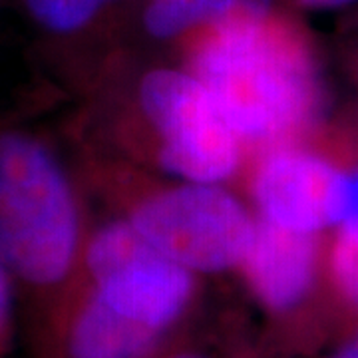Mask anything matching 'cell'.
<instances>
[{
    "mask_svg": "<svg viewBox=\"0 0 358 358\" xmlns=\"http://www.w3.org/2000/svg\"><path fill=\"white\" fill-rule=\"evenodd\" d=\"M241 267L257 299L271 310H289L310 293L319 271L317 235L261 217Z\"/></svg>",
    "mask_w": 358,
    "mask_h": 358,
    "instance_id": "cell-7",
    "label": "cell"
},
{
    "mask_svg": "<svg viewBox=\"0 0 358 358\" xmlns=\"http://www.w3.org/2000/svg\"><path fill=\"white\" fill-rule=\"evenodd\" d=\"M82 249L74 187L52 150L22 129L0 131V261L36 291L64 285Z\"/></svg>",
    "mask_w": 358,
    "mask_h": 358,
    "instance_id": "cell-2",
    "label": "cell"
},
{
    "mask_svg": "<svg viewBox=\"0 0 358 358\" xmlns=\"http://www.w3.org/2000/svg\"><path fill=\"white\" fill-rule=\"evenodd\" d=\"M84 267L90 293L157 333L192 299V271L157 251L131 221H114L96 231L84 247Z\"/></svg>",
    "mask_w": 358,
    "mask_h": 358,
    "instance_id": "cell-5",
    "label": "cell"
},
{
    "mask_svg": "<svg viewBox=\"0 0 358 358\" xmlns=\"http://www.w3.org/2000/svg\"><path fill=\"white\" fill-rule=\"evenodd\" d=\"M176 358H197V357H192V355H183V357H176Z\"/></svg>",
    "mask_w": 358,
    "mask_h": 358,
    "instance_id": "cell-16",
    "label": "cell"
},
{
    "mask_svg": "<svg viewBox=\"0 0 358 358\" xmlns=\"http://www.w3.org/2000/svg\"><path fill=\"white\" fill-rule=\"evenodd\" d=\"M346 169L305 150H277L259 167L255 199L263 219L317 235L336 227L345 203Z\"/></svg>",
    "mask_w": 358,
    "mask_h": 358,
    "instance_id": "cell-6",
    "label": "cell"
},
{
    "mask_svg": "<svg viewBox=\"0 0 358 358\" xmlns=\"http://www.w3.org/2000/svg\"><path fill=\"white\" fill-rule=\"evenodd\" d=\"M329 265L338 294L358 313V237L336 231Z\"/></svg>",
    "mask_w": 358,
    "mask_h": 358,
    "instance_id": "cell-11",
    "label": "cell"
},
{
    "mask_svg": "<svg viewBox=\"0 0 358 358\" xmlns=\"http://www.w3.org/2000/svg\"><path fill=\"white\" fill-rule=\"evenodd\" d=\"M192 72L241 140L279 141L320 108V78L303 32L277 13L187 42Z\"/></svg>",
    "mask_w": 358,
    "mask_h": 358,
    "instance_id": "cell-1",
    "label": "cell"
},
{
    "mask_svg": "<svg viewBox=\"0 0 358 358\" xmlns=\"http://www.w3.org/2000/svg\"><path fill=\"white\" fill-rule=\"evenodd\" d=\"M338 233L358 237V167L346 169V187L343 213L336 223Z\"/></svg>",
    "mask_w": 358,
    "mask_h": 358,
    "instance_id": "cell-12",
    "label": "cell"
},
{
    "mask_svg": "<svg viewBox=\"0 0 358 358\" xmlns=\"http://www.w3.org/2000/svg\"><path fill=\"white\" fill-rule=\"evenodd\" d=\"M273 13V0H145L143 26L154 38L187 44L219 26Z\"/></svg>",
    "mask_w": 358,
    "mask_h": 358,
    "instance_id": "cell-9",
    "label": "cell"
},
{
    "mask_svg": "<svg viewBox=\"0 0 358 358\" xmlns=\"http://www.w3.org/2000/svg\"><path fill=\"white\" fill-rule=\"evenodd\" d=\"M13 315V277L4 263L0 261V352L6 345Z\"/></svg>",
    "mask_w": 358,
    "mask_h": 358,
    "instance_id": "cell-13",
    "label": "cell"
},
{
    "mask_svg": "<svg viewBox=\"0 0 358 358\" xmlns=\"http://www.w3.org/2000/svg\"><path fill=\"white\" fill-rule=\"evenodd\" d=\"M131 223L157 251L199 273L243 263L255 221L231 193L211 183H187L145 199Z\"/></svg>",
    "mask_w": 358,
    "mask_h": 358,
    "instance_id": "cell-3",
    "label": "cell"
},
{
    "mask_svg": "<svg viewBox=\"0 0 358 358\" xmlns=\"http://www.w3.org/2000/svg\"><path fill=\"white\" fill-rule=\"evenodd\" d=\"M294 2L308 10H334V8H345L350 4H357L358 0H294Z\"/></svg>",
    "mask_w": 358,
    "mask_h": 358,
    "instance_id": "cell-14",
    "label": "cell"
},
{
    "mask_svg": "<svg viewBox=\"0 0 358 358\" xmlns=\"http://www.w3.org/2000/svg\"><path fill=\"white\" fill-rule=\"evenodd\" d=\"M140 100L162 140L159 157L167 171L185 183L217 185L237 169L241 138L193 72H150Z\"/></svg>",
    "mask_w": 358,
    "mask_h": 358,
    "instance_id": "cell-4",
    "label": "cell"
},
{
    "mask_svg": "<svg viewBox=\"0 0 358 358\" xmlns=\"http://www.w3.org/2000/svg\"><path fill=\"white\" fill-rule=\"evenodd\" d=\"M329 358H358V329L357 333L338 346Z\"/></svg>",
    "mask_w": 358,
    "mask_h": 358,
    "instance_id": "cell-15",
    "label": "cell"
},
{
    "mask_svg": "<svg viewBox=\"0 0 358 358\" xmlns=\"http://www.w3.org/2000/svg\"><path fill=\"white\" fill-rule=\"evenodd\" d=\"M157 336L90 293L70 319L66 348L70 358H143Z\"/></svg>",
    "mask_w": 358,
    "mask_h": 358,
    "instance_id": "cell-8",
    "label": "cell"
},
{
    "mask_svg": "<svg viewBox=\"0 0 358 358\" xmlns=\"http://www.w3.org/2000/svg\"><path fill=\"white\" fill-rule=\"evenodd\" d=\"M117 0H24L30 20L56 38H70L98 22Z\"/></svg>",
    "mask_w": 358,
    "mask_h": 358,
    "instance_id": "cell-10",
    "label": "cell"
}]
</instances>
